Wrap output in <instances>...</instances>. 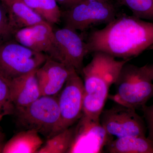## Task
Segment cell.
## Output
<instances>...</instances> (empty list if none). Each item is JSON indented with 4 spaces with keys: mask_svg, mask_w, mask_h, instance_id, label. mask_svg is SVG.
I'll list each match as a JSON object with an SVG mask.
<instances>
[{
    "mask_svg": "<svg viewBox=\"0 0 153 153\" xmlns=\"http://www.w3.org/2000/svg\"><path fill=\"white\" fill-rule=\"evenodd\" d=\"M88 53L102 52L131 59L153 44V22L134 16H117L106 26L91 32L86 41Z\"/></svg>",
    "mask_w": 153,
    "mask_h": 153,
    "instance_id": "cell-1",
    "label": "cell"
},
{
    "mask_svg": "<svg viewBox=\"0 0 153 153\" xmlns=\"http://www.w3.org/2000/svg\"><path fill=\"white\" fill-rule=\"evenodd\" d=\"M130 60H117L104 52H93L92 59L81 72L85 89L82 114L100 117L111 86L114 84L124 65Z\"/></svg>",
    "mask_w": 153,
    "mask_h": 153,
    "instance_id": "cell-2",
    "label": "cell"
},
{
    "mask_svg": "<svg viewBox=\"0 0 153 153\" xmlns=\"http://www.w3.org/2000/svg\"><path fill=\"white\" fill-rule=\"evenodd\" d=\"M115 93L109 97L116 104L136 109L153 97V83L142 67L128 62L115 82Z\"/></svg>",
    "mask_w": 153,
    "mask_h": 153,
    "instance_id": "cell-3",
    "label": "cell"
},
{
    "mask_svg": "<svg viewBox=\"0 0 153 153\" xmlns=\"http://www.w3.org/2000/svg\"><path fill=\"white\" fill-rule=\"evenodd\" d=\"M13 115L23 130H34L49 138L60 119L57 98L55 96H42L27 106L15 109Z\"/></svg>",
    "mask_w": 153,
    "mask_h": 153,
    "instance_id": "cell-4",
    "label": "cell"
},
{
    "mask_svg": "<svg viewBox=\"0 0 153 153\" xmlns=\"http://www.w3.org/2000/svg\"><path fill=\"white\" fill-rule=\"evenodd\" d=\"M48 56L9 40L0 46V74L8 80L38 69Z\"/></svg>",
    "mask_w": 153,
    "mask_h": 153,
    "instance_id": "cell-5",
    "label": "cell"
},
{
    "mask_svg": "<svg viewBox=\"0 0 153 153\" xmlns=\"http://www.w3.org/2000/svg\"><path fill=\"white\" fill-rule=\"evenodd\" d=\"M117 14L115 6L111 1L85 0L71 8L61 10V21L64 27L83 32L94 26L108 24Z\"/></svg>",
    "mask_w": 153,
    "mask_h": 153,
    "instance_id": "cell-6",
    "label": "cell"
},
{
    "mask_svg": "<svg viewBox=\"0 0 153 153\" xmlns=\"http://www.w3.org/2000/svg\"><path fill=\"white\" fill-rule=\"evenodd\" d=\"M57 98L60 119L53 136L73 126L82 114L85 94L83 80L74 69Z\"/></svg>",
    "mask_w": 153,
    "mask_h": 153,
    "instance_id": "cell-7",
    "label": "cell"
},
{
    "mask_svg": "<svg viewBox=\"0 0 153 153\" xmlns=\"http://www.w3.org/2000/svg\"><path fill=\"white\" fill-rule=\"evenodd\" d=\"M100 119L107 133L113 137L146 136L144 121L134 108L117 104L103 110Z\"/></svg>",
    "mask_w": 153,
    "mask_h": 153,
    "instance_id": "cell-8",
    "label": "cell"
},
{
    "mask_svg": "<svg viewBox=\"0 0 153 153\" xmlns=\"http://www.w3.org/2000/svg\"><path fill=\"white\" fill-rule=\"evenodd\" d=\"M113 137L102 125L100 118L82 114L74 128V137L68 153H102Z\"/></svg>",
    "mask_w": 153,
    "mask_h": 153,
    "instance_id": "cell-9",
    "label": "cell"
},
{
    "mask_svg": "<svg viewBox=\"0 0 153 153\" xmlns=\"http://www.w3.org/2000/svg\"><path fill=\"white\" fill-rule=\"evenodd\" d=\"M13 37L15 41L25 47L62 63L54 30L47 22L16 30Z\"/></svg>",
    "mask_w": 153,
    "mask_h": 153,
    "instance_id": "cell-10",
    "label": "cell"
},
{
    "mask_svg": "<svg viewBox=\"0 0 153 153\" xmlns=\"http://www.w3.org/2000/svg\"><path fill=\"white\" fill-rule=\"evenodd\" d=\"M62 63L81 74L84 57L88 53L87 44L77 31L66 27L54 30Z\"/></svg>",
    "mask_w": 153,
    "mask_h": 153,
    "instance_id": "cell-11",
    "label": "cell"
},
{
    "mask_svg": "<svg viewBox=\"0 0 153 153\" xmlns=\"http://www.w3.org/2000/svg\"><path fill=\"white\" fill-rule=\"evenodd\" d=\"M74 69L48 56L36 72L42 96H55L59 93Z\"/></svg>",
    "mask_w": 153,
    "mask_h": 153,
    "instance_id": "cell-12",
    "label": "cell"
},
{
    "mask_svg": "<svg viewBox=\"0 0 153 153\" xmlns=\"http://www.w3.org/2000/svg\"><path fill=\"white\" fill-rule=\"evenodd\" d=\"M37 70L8 80L15 109L27 106L42 96L36 76Z\"/></svg>",
    "mask_w": 153,
    "mask_h": 153,
    "instance_id": "cell-13",
    "label": "cell"
},
{
    "mask_svg": "<svg viewBox=\"0 0 153 153\" xmlns=\"http://www.w3.org/2000/svg\"><path fill=\"white\" fill-rule=\"evenodd\" d=\"M5 6L13 34L20 29L47 22L22 0H12Z\"/></svg>",
    "mask_w": 153,
    "mask_h": 153,
    "instance_id": "cell-14",
    "label": "cell"
},
{
    "mask_svg": "<svg viewBox=\"0 0 153 153\" xmlns=\"http://www.w3.org/2000/svg\"><path fill=\"white\" fill-rule=\"evenodd\" d=\"M43 145V140L38 132L34 130H23L6 143L2 153H37Z\"/></svg>",
    "mask_w": 153,
    "mask_h": 153,
    "instance_id": "cell-15",
    "label": "cell"
},
{
    "mask_svg": "<svg viewBox=\"0 0 153 153\" xmlns=\"http://www.w3.org/2000/svg\"><path fill=\"white\" fill-rule=\"evenodd\" d=\"M105 149L110 153H153V142L146 136H126L113 139Z\"/></svg>",
    "mask_w": 153,
    "mask_h": 153,
    "instance_id": "cell-16",
    "label": "cell"
},
{
    "mask_svg": "<svg viewBox=\"0 0 153 153\" xmlns=\"http://www.w3.org/2000/svg\"><path fill=\"white\" fill-rule=\"evenodd\" d=\"M22 1L52 26L61 22V10L56 0Z\"/></svg>",
    "mask_w": 153,
    "mask_h": 153,
    "instance_id": "cell-17",
    "label": "cell"
},
{
    "mask_svg": "<svg viewBox=\"0 0 153 153\" xmlns=\"http://www.w3.org/2000/svg\"><path fill=\"white\" fill-rule=\"evenodd\" d=\"M74 128L72 126L48 138L37 153H68L74 137Z\"/></svg>",
    "mask_w": 153,
    "mask_h": 153,
    "instance_id": "cell-18",
    "label": "cell"
},
{
    "mask_svg": "<svg viewBox=\"0 0 153 153\" xmlns=\"http://www.w3.org/2000/svg\"><path fill=\"white\" fill-rule=\"evenodd\" d=\"M120 4L125 6L133 16L153 22V0H116Z\"/></svg>",
    "mask_w": 153,
    "mask_h": 153,
    "instance_id": "cell-19",
    "label": "cell"
},
{
    "mask_svg": "<svg viewBox=\"0 0 153 153\" xmlns=\"http://www.w3.org/2000/svg\"><path fill=\"white\" fill-rule=\"evenodd\" d=\"M15 110L8 80L0 74V121L5 116L13 115Z\"/></svg>",
    "mask_w": 153,
    "mask_h": 153,
    "instance_id": "cell-20",
    "label": "cell"
},
{
    "mask_svg": "<svg viewBox=\"0 0 153 153\" xmlns=\"http://www.w3.org/2000/svg\"><path fill=\"white\" fill-rule=\"evenodd\" d=\"M13 36L10 26L7 10L5 5L0 1V46Z\"/></svg>",
    "mask_w": 153,
    "mask_h": 153,
    "instance_id": "cell-21",
    "label": "cell"
},
{
    "mask_svg": "<svg viewBox=\"0 0 153 153\" xmlns=\"http://www.w3.org/2000/svg\"><path fill=\"white\" fill-rule=\"evenodd\" d=\"M142 109L147 125L148 137L153 142V104L150 106L145 105L142 107Z\"/></svg>",
    "mask_w": 153,
    "mask_h": 153,
    "instance_id": "cell-22",
    "label": "cell"
},
{
    "mask_svg": "<svg viewBox=\"0 0 153 153\" xmlns=\"http://www.w3.org/2000/svg\"><path fill=\"white\" fill-rule=\"evenodd\" d=\"M57 4L61 6L63 10H68L85 0H56Z\"/></svg>",
    "mask_w": 153,
    "mask_h": 153,
    "instance_id": "cell-23",
    "label": "cell"
},
{
    "mask_svg": "<svg viewBox=\"0 0 153 153\" xmlns=\"http://www.w3.org/2000/svg\"><path fill=\"white\" fill-rule=\"evenodd\" d=\"M142 68L153 82V63L146 64Z\"/></svg>",
    "mask_w": 153,
    "mask_h": 153,
    "instance_id": "cell-24",
    "label": "cell"
},
{
    "mask_svg": "<svg viewBox=\"0 0 153 153\" xmlns=\"http://www.w3.org/2000/svg\"><path fill=\"white\" fill-rule=\"evenodd\" d=\"M4 134L0 131V153H2V152L3 148L4 146Z\"/></svg>",
    "mask_w": 153,
    "mask_h": 153,
    "instance_id": "cell-25",
    "label": "cell"
},
{
    "mask_svg": "<svg viewBox=\"0 0 153 153\" xmlns=\"http://www.w3.org/2000/svg\"><path fill=\"white\" fill-rule=\"evenodd\" d=\"M11 1H12V0H0V1H1L3 4H4L5 5L7 4L10 2Z\"/></svg>",
    "mask_w": 153,
    "mask_h": 153,
    "instance_id": "cell-26",
    "label": "cell"
},
{
    "mask_svg": "<svg viewBox=\"0 0 153 153\" xmlns=\"http://www.w3.org/2000/svg\"><path fill=\"white\" fill-rule=\"evenodd\" d=\"M89 1H102V2H108V1H111V0H89Z\"/></svg>",
    "mask_w": 153,
    "mask_h": 153,
    "instance_id": "cell-27",
    "label": "cell"
},
{
    "mask_svg": "<svg viewBox=\"0 0 153 153\" xmlns=\"http://www.w3.org/2000/svg\"><path fill=\"white\" fill-rule=\"evenodd\" d=\"M149 49H153V45H152L150 47V48H149Z\"/></svg>",
    "mask_w": 153,
    "mask_h": 153,
    "instance_id": "cell-28",
    "label": "cell"
}]
</instances>
